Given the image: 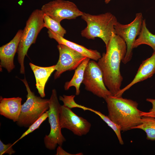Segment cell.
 Segmentation results:
<instances>
[{"label": "cell", "instance_id": "12", "mask_svg": "<svg viewBox=\"0 0 155 155\" xmlns=\"http://www.w3.org/2000/svg\"><path fill=\"white\" fill-rule=\"evenodd\" d=\"M22 32L23 30H19L12 39L0 47V68H5L9 73L15 67L14 58L17 52Z\"/></svg>", "mask_w": 155, "mask_h": 155}, {"label": "cell", "instance_id": "7", "mask_svg": "<svg viewBox=\"0 0 155 155\" xmlns=\"http://www.w3.org/2000/svg\"><path fill=\"white\" fill-rule=\"evenodd\" d=\"M82 83L86 90L99 97L105 99L113 96L105 86L102 71L94 60H90L88 62Z\"/></svg>", "mask_w": 155, "mask_h": 155}, {"label": "cell", "instance_id": "8", "mask_svg": "<svg viewBox=\"0 0 155 155\" xmlns=\"http://www.w3.org/2000/svg\"><path fill=\"white\" fill-rule=\"evenodd\" d=\"M143 20L142 13H138L136 14L135 19L130 23L123 24L118 22L114 26L115 34L123 40L127 45L126 53L122 61L124 64L131 59L133 44L136 37L140 34Z\"/></svg>", "mask_w": 155, "mask_h": 155}, {"label": "cell", "instance_id": "11", "mask_svg": "<svg viewBox=\"0 0 155 155\" xmlns=\"http://www.w3.org/2000/svg\"><path fill=\"white\" fill-rule=\"evenodd\" d=\"M60 120L61 128L71 131L74 135L82 136L89 131L91 125L87 120L77 115L71 109L61 105L59 108Z\"/></svg>", "mask_w": 155, "mask_h": 155}, {"label": "cell", "instance_id": "23", "mask_svg": "<svg viewBox=\"0 0 155 155\" xmlns=\"http://www.w3.org/2000/svg\"><path fill=\"white\" fill-rule=\"evenodd\" d=\"M48 115L49 112L48 110L28 127V129L24 132L20 137L13 144V145L28 134L32 132L36 129H38L41 124L46 120L47 118H48Z\"/></svg>", "mask_w": 155, "mask_h": 155}, {"label": "cell", "instance_id": "17", "mask_svg": "<svg viewBox=\"0 0 155 155\" xmlns=\"http://www.w3.org/2000/svg\"><path fill=\"white\" fill-rule=\"evenodd\" d=\"M90 59L86 57L75 69L72 78L65 84L64 88L65 90H68L71 87L73 86L76 89L75 95H78L80 94V86L83 80L86 67Z\"/></svg>", "mask_w": 155, "mask_h": 155}, {"label": "cell", "instance_id": "27", "mask_svg": "<svg viewBox=\"0 0 155 155\" xmlns=\"http://www.w3.org/2000/svg\"><path fill=\"white\" fill-rule=\"evenodd\" d=\"M111 0H104V2L105 3H108Z\"/></svg>", "mask_w": 155, "mask_h": 155}, {"label": "cell", "instance_id": "21", "mask_svg": "<svg viewBox=\"0 0 155 155\" xmlns=\"http://www.w3.org/2000/svg\"><path fill=\"white\" fill-rule=\"evenodd\" d=\"M90 111L93 112L98 115L107 125L110 127L116 134L119 143L123 145L124 142L121 134V128L120 127L113 122L108 116H106L99 111L91 108Z\"/></svg>", "mask_w": 155, "mask_h": 155}, {"label": "cell", "instance_id": "15", "mask_svg": "<svg viewBox=\"0 0 155 155\" xmlns=\"http://www.w3.org/2000/svg\"><path fill=\"white\" fill-rule=\"evenodd\" d=\"M47 33L49 37L55 39L58 44H64L90 59L98 61L102 56L97 50L88 49L82 45L68 40L50 29H48Z\"/></svg>", "mask_w": 155, "mask_h": 155}, {"label": "cell", "instance_id": "13", "mask_svg": "<svg viewBox=\"0 0 155 155\" xmlns=\"http://www.w3.org/2000/svg\"><path fill=\"white\" fill-rule=\"evenodd\" d=\"M155 73V51L149 58L142 61L132 81L123 88L121 89L115 96H122L124 92L132 86L152 77Z\"/></svg>", "mask_w": 155, "mask_h": 155}, {"label": "cell", "instance_id": "14", "mask_svg": "<svg viewBox=\"0 0 155 155\" xmlns=\"http://www.w3.org/2000/svg\"><path fill=\"white\" fill-rule=\"evenodd\" d=\"M22 99L21 97L0 98V114L16 122L20 115Z\"/></svg>", "mask_w": 155, "mask_h": 155}, {"label": "cell", "instance_id": "22", "mask_svg": "<svg viewBox=\"0 0 155 155\" xmlns=\"http://www.w3.org/2000/svg\"><path fill=\"white\" fill-rule=\"evenodd\" d=\"M75 97L74 95L67 96L63 95L60 96L59 99L63 103V105L70 109L74 108H78L83 109L84 111H90L91 108L85 107L76 103L74 100Z\"/></svg>", "mask_w": 155, "mask_h": 155}, {"label": "cell", "instance_id": "10", "mask_svg": "<svg viewBox=\"0 0 155 155\" xmlns=\"http://www.w3.org/2000/svg\"><path fill=\"white\" fill-rule=\"evenodd\" d=\"M59 53L58 61L55 65L54 78H59L67 71L75 69L87 57L78 52L62 44L57 46Z\"/></svg>", "mask_w": 155, "mask_h": 155}, {"label": "cell", "instance_id": "24", "mask_svg": "<svg viewBox=\"0 0 155 155\" xmlns=\"http://www.w3.org/2000/svg\"><path fill=\"white\" fill-rule=\"evenodd\" d=\"M13 144L11 143L5 144L0 140V155L6 154L9 155H11L14 154L16 151L13 148Z\"/></svg>", "mask_w": 155, "mask_h": 155}, {"label": "cell", "instance_id": "20", "mask_svg": "<svg viewBox=\"0 0 155 155\" xmlns=\"http://www.w3.org/2000/svg\"><path fill=\"white\" fill-rule=\"evenodd\" d=\"M43 20L45 27L63 37L66 33V30L61 25L60 23L53 20L49 16L44 14Z\"/></svg>", "mask_w": 155, "mask_h": 155}, {"label": "cell", "instance_id": "9", "mask_svg": "<svg viewBox=\"0 0 155 155\" xmlns=\"http://www.w3.org/2000/svg\"><path fill=\"white\" fill-rule=\"evenodd\" d=\"M41 10L44 14L60 23L64 19H75L84 13L74 3L63 0L51 1L42 5Z\"/></svg>", "mask_w": 155, "mask_h": 155}, {"label": "cell", "instance_id": "6", "mask_svg": "<svg viewBox=\"0 0 155 155\" xmlns=\"http://www.w3.org/2000/svg\"><path fill=\"white\" fill-rule=\"evenodd\" d=\"M60 106L57 91L53 89L49 99V108L48 110L50 131L48 135L45 136L44 140L45 147L51 150H55L57 145L62 146L66 141L61 131L59 114Z\"/></svg>", "mask_w": 155, "mask_h": 155}, {"label": "cell", "instance_id": "1", "mask_svg": "<svg viewBox=\"0 0 155 155\" xmlns=\"http://www.w3.org/2000/svg\"><path fill=\"white\" fill-rule=\"evenodd\" d=\"M106 48V52L102 53L97 63L105 86L113 96H115L121 89L123 80L120 65L125 55L127 45L122 38L113 33Z\"/></svg>", "mask_w": 155, "mask_h": 155}, {"label": "cell", "instance_id": "4", "mask_svg": "<svg viewBox=\"0 0 155 155\" xmlns=\"http://www.w3.org/2000/svg\"><path fill=\"white\" fill-rule=\"evenodd\" d=\"M44 13L41 9L34 10L30 16L23 30L18 48V60L20 66V73H25L24 59L28 50L36 42L41 30L45 27L43 20Z\"/></svg>", "mask_w": 155, "mask_h": 155}, {"label": "cell", "instance_id": "25", "mask_svg": "<svg viewBox=\"0 0 155 155\" xmlns=\"http://www.w3.org/2000/svg\"><path fill=\"white\" fill-rule=\"evenodd\" d=\"M146 100L152 104V108L148 112H146L142 111L141 115L142 116L150 117L155 118V99L147 98Z\"/></svg>", "mask_w": 155, "mask_h": 155}, {"label": "cell", "instance_id": "5", "mask_svg": "<svg viewBox=\"0 0 155 155\" xmlns=\"http://www.w3.org/2000/svg\"><path fill=\"white\" fill-rule=\"evenodd\" d=\"M27 92V99L22 105L17 125L20 127H28L49 108V99L35 95L29 87L25 78L21 80Z\"/></svg>", "mask_w": 155, "mask_h": 155}, {"label": "cell", "instance_id": "3", "mask_svg": "<svg viewBox=\"0 0 155 155\" xmlns=\"http://www.w3.org/2000/svg\"><path fill=\"white\" fill-rule=\"evenodd\" d=\"M81 18L87 24L81 31L82 36L88 39L100 38L106 47L113 33H115L114 26L118 22L116 17L110 12L97 15L84 13Z\"/></svg>", "mask_w": 155, "mask_h": 155}, {"label": "cell", "instance_id": "19", "mask_svg": "<svg viewBox=\"0 0 155 155\" xmlns=\"http://www.w3.org/2000/svg\"><path fill=\"white\" fill-rule=\"evenodd\" d=\"M142 123L133 127L132 129H138L144 130L146 134L148 140L155 141V118L142 116Z\"/></svg>", "mask_w": 155, "mask_h": 155}, {"label": "cell", "instance_id": "16", "mask_svg": "<svg viewBox=\"0 0 155 155\" xmlns=\"http://www.w3.org/2000/svg\"><path fill=\"white\" fill-rule=\"evenodd\" d=\"M29 65L35 77L36 88L40 96H45L44 89L46 84L52 73L55 70V65L47 67L39 66L30 63Z\"/></svg>", "mask_w": 155, "mask_h": 155}, {"label": "cell", "instance_id": "18", "mask_svg": "<svg viewBox=\"0 0 155 155\" xmlns=\"http://www.w3.org/2000/svg\"><path fill=\"white\" fill-rule=\"evenodd\" d=\"M143 44L149 46L155 51V34L151 33L147 28L145 19L143 20L140 32L134 43L133 48Z\"/></svg>", "mask_w": 155, "mask_h": 155}, {"label": "cell", "instance_id": "2", "mask_svg": "<svg viewBox=\"0 0 155 155\" xmlns=\"http://www.w3.org/2000/svg\"><path fill=\"white\" fill-rule=\"evenodd\" d=\"M104 100L108 110V116L120 127L121 131L131 129L142 123V111L138 109L136 101L113 96Z\"/></svg>", "mask_w": 155, "mask_h": 155}, {"label": "cell", "instance_id": "26", "mask_svg": "<svg viewBox=\"0 0 155 155\" xmlns=\"http://www.w3.org/2000/svg\"><path fill=\"white\" fill-rule=\"evenodd\" d=\"M56 155H82L83 154L82 152L78 153L76 154L70 153L64 150L61 146H59L57 149Z\"/></svg>", "mask_w": 155, "mask_h": 155}]
</instances>
